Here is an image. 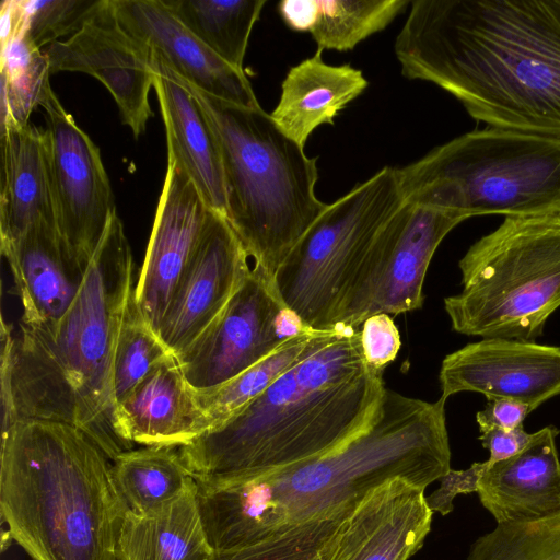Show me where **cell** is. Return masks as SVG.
<instances>
[{
  "label": "cell",
  "instance_id": "obj_1",
  "mask_svg": "<svg viewBox=\"0 0 560 560\" xmlns=\"http://www.w3.org/2000/svg\"><path fill=\"white\" fill-rule=\"evenodd\" d=\"M395 55L474 119L560 139V0H413Z\"/></svg>",
  "mask_w": 560,
  "mask_h": 560
},
{
  "label": "cell",
  "instance_id": "obj_2",
  "mask_svg": "<svg viewBox=\"0 0 560 560\" xmlns=\"http://www.w3.org/2000/svg\"><path fill=\"white\" fill-rule=\"evenodd\" d=\"M445 401L386 388L371 427L334 452L262 475L198 480L199 510L212 548L248 546L352 510L393 478L425 489L451 469Z\"/></svg>",
  "mask_w": 560,
  "mask_h": 560
},
{
  "label": "cell",
  "instance_id": "obj_3",
  "mask_svg": "<svg viewBox=\"0 0 560 560\" xmlns=\"http://www.w3.org/2000/svg\"><path fill=\"white\" fill-rule=\"evenodd\" d=\"M386 387L360 330L335 329L218 428L178 452L194 478L276 471L334 452L366 431Z\"/></svg>",
  "mask_w": 560,
  "mask_h": 560
},
{
  "label": "cell",
  "instance_id": "obj_4",
  "mask_svg": "<svg viewBox=\"0 0 560 560\" xmlns=\"http://www.w3.org/2000/svg\"><path fill=\"white\" fill-rule=\"evenodd\" d=\"M133 258L115 212L74 301L49 327L21 325L1 351L16 420L65 422L114 460L131 450L114 430L113 360L126 304L135 290Z\"/></svg>",
  "mask_w": 560,
  "mask_h": 560
},
{
  "label": "cell",
  "instance_id": "obj_5",
  "mask_svg": "<svg viewBox=\"0 0 560 560\" xmlns=\"http://www.w3.org/2000/svg\"><path fill=\"white\" fill-rule=\"evenodd\" d=\"M103 451L74 425L19 420L1 434L0 513L32 560H117L128 505Z\"/></svg>",
  "mask_w": 560,
  "mask_h": 560
},
{
  "label": "cell",
  "instance_id": "obj_6",
  "mask_svg": "<svg viewBox=\"0 0 560 560\" xmlns=\"http://www.w3.org/2000/svg\"><path fill=\"white\" fill-rule=\"evenodd\" d=\"M164 68L205 112L222 155L225 217L254 266L272 280L328 206L315 194L317 158H308L261 107L213 97Z\"/></svg>",
  "mask_w": 560,
  "mask_h": 560
},
{
  "label": "cell",
  "instance_id": "obj_7",
  "mask_svg": "<svg viewBox=\"0 0 560 560\" xmlns=\"http://www.w3.org/2000/svg\"><path fill=\"white\" fill-rule=\"evenodd\" d=\"M407 203L482 214L560 213V139L487 126L398 168Z\"/></svg>",
  "mask_w": 560,
  "mask_h": 560
},
{
  "label": "cell",
  "instance_id": "obj_8",
  "mask_svg": "<svg viewBox=\"0 0 560 560\" xmlns=\"http://www.w3.org/2000/svg\"><path fill=\"white\" fill-rule=\"evenodd\" d=\"M458 267L462 291L444 299L456 332L535 341L560 307V213L505 217Z\"/></svg>",
  "mask_w": 560,
  "mask_h": 560
},
{
  "label": "cell",
  "instance_id": "obj_9",
  "mask_svg": "<svg viewBox=\"0 0 560 560\" xmlns=\"http://www.w3.org/2000/svg\"><path fill=\"white\" fill-rule=\"evenodd\" d=\"M405 203L397 167L385 166L328 205L277 270L282 303L308 329H338L353 280L376 236Z\"/></svg>",
  "mask_w": 560,
  "mask_h": 560
},
{
  "label": "cell",
  "instance_id": "obj_10",
  "mask_svg": "<svg viewBox=\"0 0 560 560\" xmlns=\"http://www.w3.org/2000/svg\"><path fill=\"white\" fill-rule=\"evenodd\" d=\"M468 218L405 202L376 236L338 318V328H358L376 314L421 308L431 259L444 237Z\"/></svg>",
  "mask_w": 560,
  "mask_h": 560
},
{
  "label": "cell",
  "instance_id": "obj_11",
  "mask_svg": "<svg viewBox=\"0 0 560 560\" xmlns=\"http://www.w3.org/2000/svg\"><path fill=\"white\" fill-rule=\"evenodd\" d=\"M307 329L282 303L272 280L254 266L221 315L176 358L190 387L209 392Z\"/></svg>",
  "mask_w": 560,
  "mask_h": 560
},
{
  "label": "cell",
  "instance_id": "obj_12",
  "mask_svg": "<svg viewBox=\"0 0 560 560\" xmlns=\"http://www.w3.org/2000/svg\"><path fill=\"white\" fill-rule=\"evenodd\" d=\"M49 164L58 233L86 270L116 212L100 149L61 105L50 88L44 96Z\"/></svg>",
  "mask_w": 560,
  "mask_h": 560
},
{
  "label": "cell",
  "instance_id": "obj_13",
  "mask_svg": "<svg viewBox=\"0 0 560 560\" xmlns=\"http://www.w3.org/2000/svg\"><path fill=\"white\" fill-rule=\"evenodd\" d=\"M50 72L88 73L109 91L122 122L136 139L147 128L153 112L149 94L154 81V56L119 23L113 0L78 33L45 47Z\"/></svg>",
  "mask_w": 560,
  "mask_h": 560
},
{
  "label": "cell",
  "instance_id": "obj_14",
  "mask_svg": "<svg viewBox=\"0 0 560 560\" xmlns=\"http://www.w3.org/2000/svg\"><path fill=\"white\" fill-rule=\"evenodd\" d=\"M248 258L226 217L211 209L159 329L175 357L221 315L250 270Z\"/></svg>",
  "mask_w": 560,
  "mask_h": 560
},
{
  "label": "cell",
  "instance_id": "obj_15",
  "mask_svg": "<svg viewBox=\"0 0 560 560\" xmlns=\"http://www.w3.org/2000/svg\"><path fill=\"white\" fill-rule=\"evenodd\" d=\"M441 398L462 392L488 400L513 399L532 411L560 395V347L483 338L447 354L441 364Z\"/></svg>",
  "mask_w": 560,
  "mask_h": 560
},
{
  "label": "cell",
  "instance_id": "obj_16",
  "mask_svg": "<svg viewBox=\"0 0 560 560\" xmlns=\"http://www.w3.org/2000/svg\"><path fill=\"white\" fill-rule=\"evenodd\" d=\"M210 211L187 174L175 161L167 160L151 236L135 289L139 310L158 335Z\"/></svg>",
  "mask_w": 560,
  "mask_h": 560
},
{
  "label": "cell",
  "instance_id": "obj_17",
  "mask_svg": "<svg viewBox=\"0 0 560 560\" xmlns=\"http://www.w3.org/2000/svg\"><path fill=\"white\" fill-rule=\"evenodd\" d=\"M424 490L397 477L368 492L340 523L323 560H409L431 528Z\"/></svg>",
  "mask_w": 560,
  "mask_h": 560
},
{
  "label": "cell",
  "instance_id": "obj_18",
  "mask_svg": "<svg viewBox=\"0 0 560 560\" xmlns=\"http://www.w3.org/2000/svg\"><path fill=\"white\" fill-rule=\"evenodd\" d=\"M113 7L120 25L177 78L222 101L260 107L244 71L214 54L162 0H113Z\"/></svg>",
  "mask_w": 560,
  "mask_h": 560
},
{
  "label": "cell",
  "instance_id": "obj_19",
  "mask_svg": "<svg viewBox=\"0 0 560 560\" xmlns=\"http://www.w3.org/2000/svg\"><path fill=\"white\" fill-rule=\"evenodd\" d=\"M114 430L129 447H180L209 430L196 392L178 359L171 354L155 365L114 410Z\"/></svg>",
  "mask_w": 560,
  "mask_h": 560
},
{
  "label": "cell",
  "instance_id": "obj_20",
  "mask_svg": "<svg viewBox=\"0 0 560 560\" xmlns=\"http://www.w3.org/2000/svg\"><path fill=\"white\" fill-rule=\"evenodd\" d=\"M23 307L21 325H56L82 285L85 270L69 253L56 225L38 222L18 237L1 242Z\"/></svg>",
  "mask_w": 560,
  "mask_h": 560
},
{
  "label": "cell",
  "instance_id": "obj_21",
  "mask_svg": "<svg viewBox=\"0 0 560 560\" xmlns=\"http://www.w3.org/2000/svg\"><path fill=\"white\" fill-rule=\"evenodd\" d=\"M559 433L553 425L545 427L533 433L520 453L487 467L477 493L497 524L536 521L560 512Z\"/></svg>",
  "mask_w": 560,
  "mask_h": 560
},
{
  "label": "cell",
  "instance_id": "obj_22",
  "mask_svg": "<svg viewBox=\"0 0 560 560\" xmlns=\"http://www.w3.org/2000/svg\"><path fill=\"white\" fill-rule=\"evenodd\" d=\"M154 71L153 89L165 127L167 160L180 166L210 209L225 215L222 155L209 120L191 93L155 58Z\"/></svg>",
  "mask_w": 560,
  "mask_h": 560
},
{
  "label": "cell",
  "instance_id": "obj_23",
  "mask_svg": "<svg viewBox=\"0 0 560 560\" xmlns=\"http://www.w3.org/2000/svg\"><path fill=\"white\" fill-rule=\"evenodd\" d=\"M0 186L1 242L38 222L56 225L47 129L28 124L1 131Z\"/></svg>",
  "mask_w": 560,
  "mask_h": 560
},
{
  "label": "cell",
  "instance_id": "obj_24",
  "mask_svg": "<svg viewBox=\"0 0 560 560\" xmlns=\"http://www.w3.org/2000/svg\"><path fill=\"white\" fill-rule=\"evenodd\" d=\"M361 70L349 63L328 65L323 50L290 68L270 114L279 130L304 148L313 131L334 119L368 88Z\"/></svg>",
  "mask_w": 560,
  "mask_h": 560
},
{
  "label": "cell",
  "instance_id": "obj_25",
  "mask_svg": "<svg viewBox=\"0 0 560 560\" xmlns=\"http://www.w3.org/2000/svg\"><path fill=\"white\" fill-rule=\"evenodd\" d=\"M201 518L192 477L173 500L141 514L127 510L117 542V560H214Z\"/></svg>",
  "mask_w": 560,
  "mask_h": 560
},
{
  "label": "cell",
  "instance_id": "obj_26",
  "mask_svg": "<svg viewBox=\"0 0 560 560\" xmlns=\"http://www.w3.org/2000/svg\"><path fill=\"white\" fill-rule=\"evenodd\" d=\"M166 8L226 63L243 70L249 37L266 0H162Z\"/></svg>",
  "mask_w": 560,
  "mask_h": 560
},
{
  "label": "cell",
  "instance_id": "obj_27",
  "mask_svg": "<svg viewBox=\"0 0 560 560\" xmlns=\"http://www.w3.org/2000/svg\"><path fill=\"white\" fill-rule=\"evenodd\" d=\"M112 474L128 509L141 514L173 500L192 478L178 447L165 446L120 453L113 460Z\"/></svg>",
  "mask_w": 560,
  "mask_h": 560
},
{
  "label": "cell",
  "instance_id": "obj_28",
  "mask_svg": "<svg viewBox=\"0 0 560 560\" xmlns=\"http://www.w3.org/2000/svg\"><path fill=\"white\" fill-rule=\"evenodd\" d=\"M1 131L30 124L49 83V60L21 27L1 31Z\"/></svg>",
  "mask_w": 560,
  "mask_h": 560
},
{
  "label": "cell",
  "instance_id": "obj_29",
  "mask_svg": "<svg viewBox=\"0 0 560 560\" xmlns=\"http://www.w3.org/2000/svg\"><path fill=\"white\" fill-rule=\"evenodd\" d=\"M332 331L304 330L225 384L209 392H196L208 422V431L218 428L249 404L280 375L319 346Z\"/></svg>",
  "mask_w": 560,
  "mask_h": 560
},
{
  "label": "cell",
  "instance_id": "obj_30",
  "mask_svg": "<svg viewBox=\"0 0 560 560\" xmlns=\"http://www.w3.org/2000/svg\"><path fill=\"white\" fill-rule=\"evenodd\" d=\"M408 4V0H315L308 33L317 49L352 50L386 28Z\"/></svg>",
  "mask_w": 560,
  "mask_h": 560
},
{
  "label": "cell",
  "instance_id": "obj_31",
  "mask_svg": "<svg viewBox=\"0 0 560 560\" xmlns=\"http://www.w3.org/2000/svg\"><path fill=\"white\" fill-rule=\"evenodd\" d=\"M171 354L173 353L142 316L133 290L125 307L113 360L112 388L115 407L155 365Z\"/></svg>",
  "mask_w": 560,
  "mask_h": 560
},
{
  "label": "cell",
  "instance_id": "obj_32",
  "mask_svg": "<svg viewBox=\"0 0 560 560\" xmlns=\"http://www.w3.org/2000/svg\"><path fill=\"white\" fill-rule=\"evenodd\" d=\"M466 560H560V512L498 524L471 545Z\"/></svg>",
  "mask_w": 560,
  "mask_h": 560
},
{
  "label": "cell",
  "instance_id": "obj_33",
  "mask_svg": "<svg viewBox=\"0 0 560 560\" xmlns=\"http://www.w3.org/2000/svg\"><path fill=\"white\" fill-rule=\"evenodd\" d=\"M108 0H21L26 37L39 48L78 33Z\"/></svg>",
  "mask_w": 560,
  "mask_h": 560
},
{
  "label": "cell",
  "instance_id": "obj_34",
  "mask_svg": "<svg viewBox=\"0 0 560 560\" xmlns=\"http://www.w3.org/2000/svg\"><path fill=\"white\" fill-rule=\"evenodd\" d=\"M361 345L366 362L383 371L397 355L400 348L398 328L388 314L370 316L361 325Z\"/></svg>",
  "mask_w": 560,
  "mask_h": 560
},
{
  "label": "cell",
  "instance_id": "obj_35",
  "mask_svg": "<svg viewBox=\"0 0 560 560\" xmlns=\"http://www.w3.org/2000/svg\"><path fill=\"white\" fill-rule=\"evenodd\" d=\"M488 467L487 462H477L467 469H450L440 481V487L425 497L432 512L447 515L453 511V501L458 494L477 492L478 483Z\"/></svg>",
  "mask_w": 560,
  "mask_h": 560
},
{
  "label": "cell",
  "instance_id": "obj_36",
  "mask_svg": "<svg viewBox=\"0 0 560 560\" xmlns=\"http://www.w3.org/2000/svg\"><path fill=\"white\" fill-rule=\"evenodd\" d=\"M532 409L524 402L513 399L488 400L485 409L476 415L479 431L490 428L512 430L523 425Z\"/></svg>",
  "mask_w": 560,
  "mask_h": 560
},
{
  "label": "cell",
  "instance_id": "obj_37",
  "mask_svg": "<svg viewBox=\"0 0 560 560\" xmlns=\"http://www.w3.org/2000/svg\"><path fill=\"white\" fill-rule=\"evenodd\" d=\"M479 440L489 451L488 466L508 459L520 453L530 441L533 433L520 425L512 430L490 428L480 432Z\"/></svg>",
  "mask_w": 560,
  "mask_h": 560
}]
</instances>
